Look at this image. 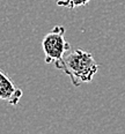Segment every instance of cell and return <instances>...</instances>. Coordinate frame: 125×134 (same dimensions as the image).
Masks as SVG:
<instances>
[{
  "label": "cell",
  "mask_w": 125,
  "mask_h": 134,
  "mask_svg": "<svg viewBox=\"0 0 125 134\" xmlns=\"http://www.w3.org/2000/svg\"><path fill=\"white\" fill-rule=\"evenodd\" d=\"M55 66L69 76L74 87H79L85 82H90L99 69L93 54L81 49L66 52L63 59Z\"/></svg>",
  "instance_id": "6da1fadb"
},
{
  "label": "cell",
  "mask_w": 125,
  "mask_h": 134,
  "mask_svg": "<svg viewBox=\"0 0 125 134\" xmlns=\"http://www.w3.org/2000/svg\"><path fill=\"white\" fill-rule=\"evenodd\" d=\"M42 49L45 54V63L55 65L63 59L66 52L71 50V45L65 40V27L56 26L51 31L44 36Z\"/></svg>",
  "instance_id": "7a4b0ae2"
},
{
  "label": "cell",
  "mask_w": 125,
  "mask_h": 134,
  "mask_svg": "<svg viewBox=\"0 0 125 134\" xmlns=\"http://www.w3.org/2000/svg\"><path fill=\"white\" fill-rule=\"evenodd\" d=\"M22 95V89L18 87L14 81L0 69V99L5 100L13 107H16L21 100Z\"/></svg>",
  "instance_id": "3957f363"
},
{
  "label": "cell",
  "mask_w": 125,
  "mask_h": 134,
  "mask_svg": "<svg viewBox=\"0 0 125 134\" xmlns=\"http://www.w3.org/2000/svg\"><path fill=\"white\" fill-rule=\"evenodd\" d=\"M89 1L90 0H58L57 5L60 7H66V8H69V9H73L75 7L85 6Z\"/></svg>",
  "instance_id": "277c9868"
}]
</instances>
